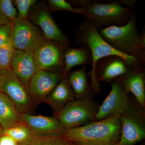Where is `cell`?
<instances>
[{
    "instance_id": "6da1fadb",
    "label": "cell",
    "mask_w": 145,
    "mask_h": 145,
    "mask_svg": "<svg viewBox=\"0 0 145 145\" xmlns=\"http://www.w3.org/2000/svg\"><path fill=\"white\" fill-rule=\"evenodd\" d=\"M100 36L113 49L145 63V33L139 31L134 11L126 24L98 29Z\"/></svg>"
},
{
    "instance_id": "7402d4cb",
    "label": "cell",
    "mask_w": 145,
    "mask_h": 145,
    "mask_svg": "<svg viewBox=\"0 0 145 145\" xmlns=\"http://www.w3.org/2000/svg\"><path fill=\"white\" fill-rule=\"evenodd\" d=\"M33 134L30 129L24 123L5 130L3 132L4 135L9 136L18 144L25 142Z\"/></svg>"
},
{
    "instance_id": "5b68a950",
    "label": "cell",
    "mask_w": 145,
    "mask_h": 145,
    "mask_svg": "<svg viewBox=\"0 0 145 145\" xmlns=\"http://www.w3.org/2000/svg\"><path fill=\"white\" fill-rule=\"evenodd\" d=\"M130 99L127 108L120 115L121 127L117 145H135L145 138V108L134 97Z\"/></svg>"
},
{
    "instance_id": "ac0fdd59",
    "label": "cell",
    "mask_w": 145,
    "mask_h": 145,
    "mask_svg": "<svg viewBox=\"0 0 145 145\" xmlns=\"http://www.w3.org/2000/svg\"><path fill=\"white\" fill-rule=\"evenodd\" d=\"M67 76L76 100H93L96 93L88 80L86 66L72 71Z\"/></svg>"
},
{
    "instance_id": "f1b7e54d",
    "label": "cell",
    "mask_w": 145,
    "mask_h": 145,
    "mask_svg": "<svg viewBox=\"0 0 145 145\" xmlns=\"http://www.w3.org/2000/svg\"><path fill=\"white\" fill-rule=\"evenodd\" d=\"M10 21L2 13L0 12V25L8 23Z\"/></svg>"
},
{
    "instance_id": "7c38bea8",
    "label": "cell",
    "mask_w": 145,
    "mask_h": 145,
    "mask_svg": "<svg viewBox=\"0 0 145 145\" xmlns=\"http://www.w3.org/2000/svg\"><path fill=\"white\" fill-rule=\"evenodd\" d=\"M132 66L120 56L109 55L97 61L94 68V76L99 83L105 82L110 84L119 80Z\"/></svg>"
},
{
    "instance_id": "4dcf8cb0",
    "label": "cell",
    "mask_w": 145,
    "mask_h": 145,
    "mask_svg": "<svg viewBox=\"0 0 145 145\" xmlns=\"http://www.w3.org/2000/svg\"><path fill=\"white\" fill-rule=\"evenodd\" d=\"M4 130L2 127L0 126V136L1 135H3Z\"/></svg>"
},
{
    "instance_id": "e0dca14e",
    "label": "cell",
    "mask_w": 145,
    "mask_h": 145,
    "mask_svg": "<svg viewBox=\"0 0 145 145\" xmlns=\"http://www.w3.org/2000/svg\"><path fill=\"white\" fill-rule=\"evenodd\" d=\"M67 75L58 83L44 101L52 108L55 116L67 104L75 100Z\"/></svg>"
},
{
    "instance_id": "484cf974",
    "label": "cell",
    "mask_w": 145,
    "mask_h": 145,
    "mask_svg": "<svg viewBox=\"0 0 145 145\" xmlns=\"http://www.w3.org/2000/svg\"><path fill=\"white\" fill-rule=\"evenodd\" d=\"M36 2V0H16L15 1L20 18L26 19L28 16L29 10L31 6Z\"/></svg>"
},
{
    "instance_id": "2e32d148",
    "label": "cell",
    "mask_w": 145,
    "mask_h": 145,
    "mask_svg": "<svg viewBox=\"0 0 145 145\" xmlns=\"http://www.w3.org/2000/svg\"><path fill=\"white\" fill-rule=\"evenodd\" d=\"M10 68L26 87L32 76L39 70L30 52L16 50L13 54Z\"/></svg>"
},
{
    "instance_id": "4fadbf2b",
    "label": "cell",
    "mask_w": 145,
    "mask_h": 145,
    "mask_svg": "<svg viewBox=\"0 0 145 145\" xmlns=\"http://www.w3.org/2000/svg\"><path fill=\"white\" fill-rule=\"evenodd\" d=\"M32 22L40 27L45 38L64 46L69 47L70 43L66 36L54 22L49 9L41 8L31 16Z\"/></svg>"
},
{
    "instance_id": "ffe728a7",
    "label": "cell",
    "mask_w": 145,
    "mask_h": 145,
    "mask_svg": "<svg viewBox=\"0 0 145 145\" xmlns=\"http://www.w3.org/2000/svg\"><path fill=\"white\" fill-rule=\"evenodd\" d=\"M64 62L63 72L65 75H67L71 69L77 66H85L88 64L92 65L93 59L89 48L86 44L82 45L78 48L68 47L65 50Z\"/></svg>"
},
{
    "instance_id": "52a82bcc",
    "label": "cell",
    "mask_w": 145,
    "mask_h": 145,
    "mask_svg": "<svg viewBox=\"0 0 145 145\" xmlns=\"http://www.w3.org/2000/svg\"><path fill=\"white\" fill-rule=\"evenodd\" d=\"M0 91L8 96L21 114H32L33 102L26 87L10 67L0 70Z\"/></svg>"
},
{
    "instance_id": "8fae6325",
    "label": "cell",
    "mask_w": 145,
    "mask_h": 145,
    "mask_svg": "<svg viewBox=\"0 0 145 145\" xmlns=\"http://www.w3.org/2000/svg\"><path fill=\"white\" fill-rule=\"evenodd\" d=\"M67 75L39 69L30 79L27 89L32 102H44L58 83Z\"/></svg>"
},
{
    "instance_id": "8992f818",
    "label": "cell",
    "mask_w": 145,
    "mask_h": 145,
    "mask_svg": "<svg viewBox=\"0 0 145 145\" xmlns=\"http://www.w3.org/2000/svg\"><path fill=\"white\" fill-rule=\"evenodd\" d=\"M100 105L93 100H75L67 104L55 116L66 129L94 121Z\"/></svg>"
},
{
    "instance_id": "44dd1931",
    "label": "cell",
    "mask_w": 145,
    "mask_h": 145,
    "mask_svg": "<svg viewBox=\"0 0 145 145\" xmlns=\"http://www.w3.org/2000/svg\"><path fill=\"white\" fill-rule=\"evenodd\" d=\"M67 141L60 135H41L33 133L28 140L19 145H66Z\"/></svg>"
},
{
    "instance_id": "d4e9b609",
    "label": "cell",
    "mask_w": 145,
    "mask_h": 145,
    "mask_svg": "<svg viewBox=\"0 0 145 145\" xmlns=\"http://www.w3.org/2000/svg\"><path fill=\"white\" fill-rule=\"evenodd\" d=\"M0 12L12 23L18 16L17 9L10 0H0Z\"/></svg>"
},
{
    "instance_id": "83f0119b",
    "label": "cell",
    "mask_w": 145,
    "mask_h": 145,
    "mask_svg": "<svg viewBox=\"0 0 145 145\" xmlns=\"http://www.w3.org/2000/svg\"><path fill=\"white\" fill-rule=\"evenodd\" d=\"M0 145H19L15 140L5 135L0 136Z\"/></svg>"
},
{
    "instance_id": "cb8c5ba5",
    "label": "cell",
    "mask_w": 145,
    "mask_h": 145,
    "mask_svg": "<svg viewBox=\"0 0 145 145\" xmlns=\"http://www.w3.org/2000/svg\"><path fill=\"white\" fill-rule=\"evenodd\" d=\"M48 2L52 11H67L83 15V10L82 8L74 7L70 2L65 0H49Z\"/></svg>"
},
{
    "instance_id": "7a4b0ae2",
    "label": "cell",
    "mask_w": 145,
    "mask_h": 145,
    "mask_svg": "<svg viewBox=\"0 0 145 145\" xmlns=\"http://www.w3.org/2000/svg\"><path fill=\"white\" fill-rule=\"evenodd\" d=\"M120 115L66 129L61 135L67 141L86 145H116L121 134Z\"/></svg>"
},
{
    "instance_id": "f546056e",
    "label": "cell",
    "mask_w": 145,
    "mask_h": 145,
    "mask_svg": "<svg viewBox=\"0 0 145 145\" xmlns=\"http://www.w3.org/2000/svg\"><path fill=\"white\" fill-rule=\"evenodd\" d=\"M67 141V140H66ZM66 145H86L82 144H79V143L75 142H69V141H67Z\"/></svg>"
},
{
    "instance_id": "603a6c76",
    "label": "cell",
    "mask_w": 145,
    "mask_h": 145,
    "mask_svg": "<svg viewBox=\"0 0 145 145\" xmlns=\"http://www.w3.org/2000/svg\"><path fill=\"white\" fill-rule=\"evenodd\" d=\"M12 36L0 47V70L10 67V64L15 48L13 47Z\"/></svg>"
},
{
    "instance_id": "30bf717a",
    "label": "cell",
    "mask_w": 145,
    "mask_h": 145,
    "mask_svg": "<svg viewBox=\"0 0 145 145\" xmlns=\"http://www.w3.org/2000/svg\"><path fill=\"white\" fill-rule=\"evenodd\" d=\"M110 84L111 91L99 106L94 121L120 115L129 105L130 97L121 82L114 81Z\"/></svg>"
},
{
    "instance_id": "3957f363",
    "label": "cell",
    "mask_w": 145,
    "mask_h": 145,
    "mask_svg": "<svg viewBox=\"0 0 145 145\" xmlns=\"http://www.w3.org/2000/svg\"><path fill=\"white\" fill-rule=\"evenodd\" d=\"M75 32V43L79 45L86 44L90 49L93 63L91 69L88 73L90 77V83L92 88L96 93L101 94V85L96 81L94 74L95 65L101 58L109 55H117L122 57L131 65H136L144 63L134 57L122 54L113 49L102 39L98 29L88 19L85 18L84 20L76 29Z\"/></svg>"
},
{
    "instance_id": "277c9868",
    "label": "cell",
    "mask_w": 145,
    "mask_h": 145,
    "mask_svg": "<svg viewBox=\"0 0 145 145\" xmlns=\"http://www.w3.org/2000/svg\"><path fill=\"white\" fill-rule=\"evenodd\" d=\"M101 3L96 1L81 0L70 3L73 7L82 8L83 15L97 29L112 26H121L129 21L133 10L124 7L118 0Z\"/></svg>"
},
{
    "instance_id": "4316f807",
    "label": "cell",
    "mask_w": 145,
    "mask_h": 145,
    "mask_svg": "<svg viewBox=\"0 0 145 145\" xmlns=\"http://www.w3.org/2000/svg\"><path fill=\"white\" fill-rule=\"evenodd\" d=\"M13 23L0 25V47L7 41L13 35Z\"/></svg>"
},
{
    "instance_id": "9c48e42d",
    "label": "cell",
    "mask_w": 145,
    "mask_h": 145,
    "mask_svg": "<svg viewBox=\"0 0 145 145\" xmlns=\"http://www.w3.org/2000/svg\"><path fill=\"white\" fill-rule=\"evenodd\" d=\"M67 47L48 41L30 53L39 69L63 73L64 54Z\"/></svg>"
},
{
    "instance_id": "5bb4252c",
    "label": "cell",
    "mask_w": 145,
    "mask_h": 145,
    "mask_svg": "<svg viewBox=\"0 0 145 145\" xmlns=\"http://www.w3.org/2000/svg\"><path fill=\"white\" fill-rule=\"evenodd\" d=\"M127 93H131L140 105L145 108V64L132 66L119 80Z\"/></svg>"
},
{
    "instance_id": "9a60e30c",
    "label": "cell",
    "mask_w": 145,
    "mask_h": 145,
    "mask_svg": "<svg viewBox=\"0 0 145 145\" xmlns=\"http://www.w3.org/2000/svg\"><path fill=\"white\" fill-rule=\"evenodd\" d=\"M24 123L34 134L62 135L66 130L56 117L22 114Z\"/></svg>"
},
{
    "instance_id": "ba28073f",
    "label": "cell",
    "mask_w": 145,
    "mask_h": 145,
    "mask_svg": "<svg viewBox=\"0 0 145 145\" xmlns=\"http://www.w3.org/2000/svg\"><path fill=\"white\" fill-rule=\"evenodd\" d=\"M12 39L15 50L27 52H33L48 41L27 18L18 16L13 22Z\"/></svg>"
},
{
    "instance_id": "d6986e66",
    "label": "cell",
    "mask_w": 145,
    "mask_h": 145,
    "mask_svg": "<svg viewBox=\"0 0 145 145\" xmlns=\"http://www.w3.org/2000/svg\"><path fill=\"white\" fill-rule=\"evenodd\" d=\"M24 123L20 112L8 96L0 91V126L4 131Z\"/></svg>"
}]
</instances>
